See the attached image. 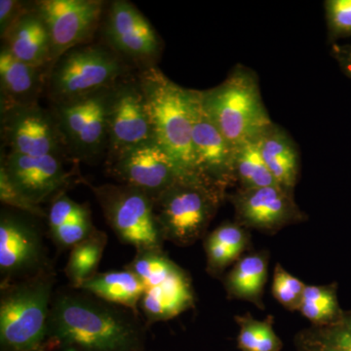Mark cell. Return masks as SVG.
Listing matches in <instances>:
<instances>
[{"label":"cell","mask_w":351,"mask_h":351,"mask_svg":"<svg viewBox=\"0 0 351 351\" xmlns=\"http://www.w3.org/2000/svg\"><path fill=\"white\" fill-rule=\"evenodd\" d=\"M147 326L137 311L71 287L51 302L45 345L49 351H145Z\"/></svg>","instance_id":"6da1fadb"},{"label":"cell","mask_w":351,"mask_h":351,"mask_svg":"<svg viewBox=\"0 0 351 351\" xmlns=\"http://www.w3.org/2000/svg\"><path fill=\"white\" fill-rule=\"evenodd\" d=\"M205 112L237 149L258 140L274 124L263 104L258 76L242 64L218 86L200 91Z\"/></svg>","instance_id":"7a4b0ae2"},{"label":"cell","mask_w":351,"mask_h":351,"mask_svg":"<svg viewBox=\"0 0 351 351\" xmlns=\"http://www.w3.org/2000/svg\"><path fill=\"white\" fill-rule=\"evenodd\" d=\"M51 267L1 284L0 343L3 351H29L44 346L52 302Z\"/></svg>","instance_id":"3957f363"},{"label":"cell","mask_w":351,"mask_h":351,"mask_svg":"<svg viewBox=\"0 0 351 351\" xmlns=\"http://www.w3.org/2000/svg\"><path fill=\"white\" fill-rule=\"evenodd\" d=\"M154 138L186 173H195L191 89L172 82L158 66L138 71Z\"/></svg>","instance_id":"277c9868"},{"label":"cell","mask_w":351,"mask_h":351,"mask_svg":"<svg viewBox=\"0 0 351 351\" xmlns=\"http://www.w3.org/2000/svg\"><path fill=\"white\" fill-rule=\"evenodd\" d=\"M226 199V189L195 173L182 175L154 200L165 241L186 247L203 239Z\"/></svg>","instance_id":"5b68a950"},{"label":"cell","mask_w":351,"mask_h":351,"mask_svg":"<svg viewBox=\"0 0 351 351\" xmlns=\"http://www.w3.org/2000/svg\"><path fill=\"white\" fill-rule=\"evenodd\" d=\"M128 66L105 43H88L62 55L48 69L45 92L51 104L73 100L115 86L128 77Z\"/></svg>","instance_id":"8992f818"},{"label":"cell","mask_w":351,"mask_h":351,"mask_svg":"<svg viewBox=\"0 0 351 351\" xmlns=\"http://www.w3.org/2000/svg\"><path fill=\"white\" fill-rule=\"evenodd\" d=\"M114 87L105 88L64 103L53 104L69 157L86 164L107 158L108 117Z\"/></svg>","instance_id":"52a82bcc"},{"label":"cell","mask_w":351,"mask_h":351,"mask_svg":"<svg viewBox=\"0 0 351 351\" xmlns=\"http://www.w3.org/2000/svg\"><path fill=\"white\" fill-rule=\"evenodd\" d=\"M86 184L120 241L132 245L137 252L163 250L165 239L151 196L126 184Z\"/></svg>","instance_id":"ba28073f"},{"label":"cell","mask_w":351,"mask_h":351,"mask_svg":"<svg viewBox=\"0 0 351 351\" xmlns=\"http://www.w3.org/2000/svg\"><path fill=\"white\" fill-rule=\"evenodd\" d=\"M103 43L138 71L157 66L162 38L144 14L127 0L107 4L101 24Z\"/></svg>","instance_id":"9c48e42d"},{"label":"cell","mask_w":351,"mask_h":351,"mask_svg":"<svg viewBox=\"0 0 351 351\" xmlns=\"http://www.w3.org/2000/svg\"><path fill=\"white\" fill-rule=\"evenodd\" d=\"M34 2L49 32L51 66L69 50L92 43L107 6L101 0Z\"/></svg>","instance_id":"30bf717a"},{"label":"cell","mask_w":351,"mask_h":351,"mask_svg":"<svg viewBox=\"0 0 351 351\" xmlns=\"http://www.w3.org/2000/svg\"><path fill=\"white\" fill-rule=\"evenodd\" d=\"M1 138L13 154L69 156L68 149L52 110L39 104L0 112Z\"/></svg>","instance_id":"8fae6325"},{"label":"cell","mask_w":351,"mask_h":351,"mask_svg":"<svg viewBox=\"0 0 351 351\" xmlns=\"http://www.w3.org/2000/svg\"><path fill=\"white\" fill-rule=\"evenodd\" d=\"M32 215L2 210L0 216V272L2 283L34 276L51 267L43 235ZM1 283V284H2Z\"/></svg>","instance_id":"7c38bea8"},{"label":"cell","mask_w":351,"mask_h":351,"mask_svg":"<svg viewBox=\"0 0 351 351\" xmlns=\"http://www.w3.org/2000/svg\"><path fill=\"white\" fill-rule=\"evenodd\" d=\"M156 142L147 99L138 77H126L113 92L108 117L107 163L138 145Z\"/></svg>","instance_id":"4fadbf2b"},{"label":"cell","mask_w":351,"mask_h":351,"mask_svg":"<svg viewBox=\"0 0 351 351\" xmlns=\"http://www.w3.org/2000/svg\"><path fill=\"white\" fill-rule=\"evenodd\" d=\"M228 199L234 208V221L249 230L276 234L287 226L304 223L308 217L295 200L294 193L279 186L239 189Z\"/></svg>","instance_id":"5bb4252c"},{"label":"cell","mask_w":351,"mask_h":351,"mask_svg":"<svg viewBox=\"0 0 351 351\" xmlns=\"http://www.w3.org/2000/svg\"><path fill=\"white\" fill-rule=\"evenodd\" d=\"M108 170L119 184L141 189L154 200L188 174L156 142L123 152L108 164Z\"/></svg>","instance_id":"9a60e30c"},{"label":"cell","mask_w":351,"mask_h":351,"mask_svg":"<svg viewBox=\"0 0 351 351\" xmlns=\"http://www.w3.org/2000/svg\"><path fill=\"white\" fill-rule=\"evenodd\" d=\"M193 154L196 174L228 191L235 184L234 147L205 112L200 90L191 89Z\"/></svg>","instance_id":"2e32d148"},{"label":"cell","mask_w":351,"mask_h":351,"mask_svg":"<svg viewBox=\"0 0 351 351\" xmlns=\"http://www.w3.org/2000/svg\"><path fill=\"white\" fill-rule=\"evenodd\" d=\"M14 186L34 204L52 201L64 193L71 173L64 158L55 156H32L8 152L1 154V165Z\"/></svg>","instance_id":"e0dca14e"},{"label":"cell","mask_w":351,"mask_h":351,"mask_svg":"<svg viewBox=\"0 0 351 351\" xmlns=\"http://www.w3.org/2000/svg\"><path fill=\"white\" fill-rule=\"evenodd\" d=\"M47 69L36 68L0 49V112L36 105L45 91Z\"/></svg>","instance_id":"ac0fdd59"},{"label":"cell","mask_w":351,"mask_h":351,"mask_svg":"<svg viewBox=\"0 0 351 351\" xmlns=\"http://www.w3.org/2000/svg\"><path fill=\"white\" fill-rule=\"evenodd\" d=\"M1 39L2 46L16 59L36 68L49 69V32L34 1L29 2L19 19Z\"/></svg>","instance_id":"d6986e66"},{"label":"cell","mask_w":351,"mask_h":351,"mask_svg":"<svg viewBox=\"0 0 351 351\" xmlns=\"http://www.w3.org/2000/svg\"><path fill=\"white\" fill-rule=\"evenodd\" d=\"M270 254L267 249L248 252L223 276L226 297L232 301L250 302L265 311V289L269 280Z\"/></svg>","instance_id":"ffe728a7"},{"label":"cell","mask_w":351,"mask_h":351,"mask_svg":"<svg viewBox=\"0 0 351 351\" xmlns=\"http://www.w3.org/2000/svg\"><path fill=\"white\" fill-rule=\"evenodd\" d=\"M195 295L191 276L180 269L167 280L145 288L140 307L147 319V325L167 321L195 306Z\"/></svg>","instance_id":"44dd1931"},{"label":"cell","mask_w":351,"mask_h":351,"mask_svg":"<svg viewBox=\"0 0 351 351\" xmlns=\"http://www.w3.org/2000/svg\"><path fill=\"white\" fill-rule=\"evenodd\" d=\"M263 160L277 184L294 193L301 171L299 149L292 137L274 123L258 138Z\"/></svg>","instance_id":"7402d4cb"},{"label":"cell","mask_w":351,"mask_h":351,"mask_svg":"<svg viewBox=\"0 0 351 351\" xmlns=\"http://www.w3.org/2000/svg\"><path fill=\"white\" fill-rule=\"evenodd\" d=\"M47 221L51 237L64 249L73 248L96 230L89 208L64 193L51 201Z\"/></svg>","instance_id":"603a6c76"},{"label":"cell","mask_w":351,"mask_h":351,"mask_svg":"<svg viewBox=\"0 0 351 351\" xmlns=\"http://www.w3.org/2000/svg\"><path fill=\"white\" fill-rule=\"evenodd\" d=\"M80 289L105 301L128 307L137 313L145 290L142 279L127 267L117 271L98 272Z\"/></svg>","instance_id":"cb8c5ba5"},{"label":"cell","mask_w":351,"mask_h":351,"mask_svg":"<svg viewBox=\"0 0 351 351\" xmlns=\"http://www.w3.org/2000/svg\"><path fill=\"white\" fill-rule=\"evenodd\" d=\"M293 345L295 351H351V309L332 324L300 330Z\"/></svg>","instance_id":"d4e9b609"},{"label":"cell","mask_w":351,"mask_h":351,"mask_svg":"<svg viewBox=\"0 0 351 351\" xmlns=\"http://www.w3.org/2000/svg\"><path fill=\"white\" fill-rule=\"evenodd\" d=\"M107 242V234L96 228L90 237L71 249L66 267L71 287L80 289L83 284L98 274L97 269Z\"/></svg>","instance_id":"484cf974"},{"label":"cell","mask_w":351,"mask_h":351,"mask_svg":"<svg viewBox=\"0 0 351 351\" xmlns=\"http://www.w3.org/2000/svg\"><path fill=\"white\" fill-rule=\"evenodd\" d=\"M343 311L339 306L338 284H306L298 313L308 320L311 326L332 324L341 317Z\"/></svg>","instance_id":"4316f807"},{"label":"cell","mask_w":351,"mask_h":351,"mask_svg":"<svg viewBox=\"0 0 351 351\" xmlns=\"http://www.w3.org/2000/svg\"><path fill=\"white\" fill-rule=\"evenodd\" d=\"M234 179L239 189L278 186L263 160L257 140L244 143L237 147Z\"/></svg>","instance_id":"83f0119b"},{"label":"cell","mask_w":351,"mask_h":351,"mask_svg":"<svg viewBox=\"0 0 351 351\" xmlns=\"http://www.w3.org/2000/svg\"><path fill=\"white\" fill-rule=\"evenodd\" d=\"M239 328L237 335V348L240 351H281L282 339L274 330V317L256 319L250 313L234 316Z\"/></svg>","instance_id":"f1b7e54d"},{"label":"cell","mask_w":351,"mask_h":351,"mask_svg":"<svg viewBox=\"0 0 351 351\" xmlns=\"http://www.w3.org/2000/svg\"><path fill=\"white\" fill-rule=\"evenodd\" d=\"M127 269L135 272L142 279L145 287L149 288L167 280L181 267L173 262L163 250L142 251L136 253Z\"/></svg>","instance_id":"f546056e"},{"label":"cell","mask_w":351,"mask_h":351,"mask_svg":"<svg viewBox=\"0 0 351 351\" xmlns=\"http://www.w3.org/2000/svg\"><path fill=\"white\" fill-rule=\"evenodd\" d=\"M306 284L284 269L277 263L272 276L271 293L274 299L286 311L295 313L299 311Z\"/></svg>","instance_id":"4dcf8cb0"},{"label":"cell","mask_w":351,"mask_h":351,"mask_svg":"<svg viewBox=\"0 0 351 351\" xmlns=\"http://www.w3.org/2000/svg\"><path fill=\"white\" fill-rule=\"evenodd\" d=\"M208 237L225 247L237 260L251 250L250 230L235 221H226L221 223Z\"/></svg>","instance_id":"1f68e13d"},{"label":"cell","mask_w":351,"mask_h":351,"mask_svg":"<svg viewBox=\"0 0 351 351\" xmlns=\"http://www.w3.org/2000/svg\"><path fill=\"white\" fill-rule=\"evenodd\" d=\"M324 9L329 43L351 38V0H326Z\"/></svg>","instance_id":"d6a6232c"},{"label":"cell","mask_w":351,"mask_h":351,"mask_svg":"<svg viewBox=\"0 0 351 351\" xmlns=\"http://www.w3.org/2000/svg\"><path fill=\"white\" fill-rule=\"evenodd\" d=\"M0 200L2 204L15 209L16 211L32 215L36 218L47 219V213L43 207L34 204L13 186L7 177L5 171L0 167Z\"/></svg>","instance_id":"836d02e7"},{"label":"cell","mask_w":351,"mask_h":351,"mask_svg":"<svg viewBox=\"0 0 351 351\" xmlns=\"http://www.w3.org/2000/svg\"><path fill=\"white\" fill-rule=\"evenodd\" d=\"M29 2L18 1V0H1L0 1V36H5L25 9Z\"/></svg>","instance_id":"e575fe53"},{"label":"cell","mask_w":351,"mask_h":351,"mask_svg":"<svg viewBox=\"0 0 351 351\" xmlns=\"http://www.w3.org/2000/svg\"><path fill=\"white\" fill-rule=\"evenodd\" d=\"M331 54L341 71L351 78V44H332Z\"/></svg>","instance_id":"d590c367"},{"label":"cell","mask_w":351,"mask_h":351,"mask_svg":"<svg viewBox=\"0 0 351 351\" xmlns=\"http://www.w3.org/2000/svg\"><path fill=\"white\" fill-rule=\"evenodd\" d=\"M29 351H49V350H48L47 346H46L45 343H44V346H41V348H38V350H29Z\"/></svg>","instance_id":"8d00e7d4"},{"label":"cell","mask_w":351,"mask_h":351,"mask_svg":"<svg viewBox=\"0 0 351 351\" xmlns=\"http://www.w3.org/2000/svg\"><path fill=\"white\" fill-rule=\"evenodd\" d=\"M145 351H147V350H145Z\"/></svg>","instance_id":"74e56055"}]
</instances>
